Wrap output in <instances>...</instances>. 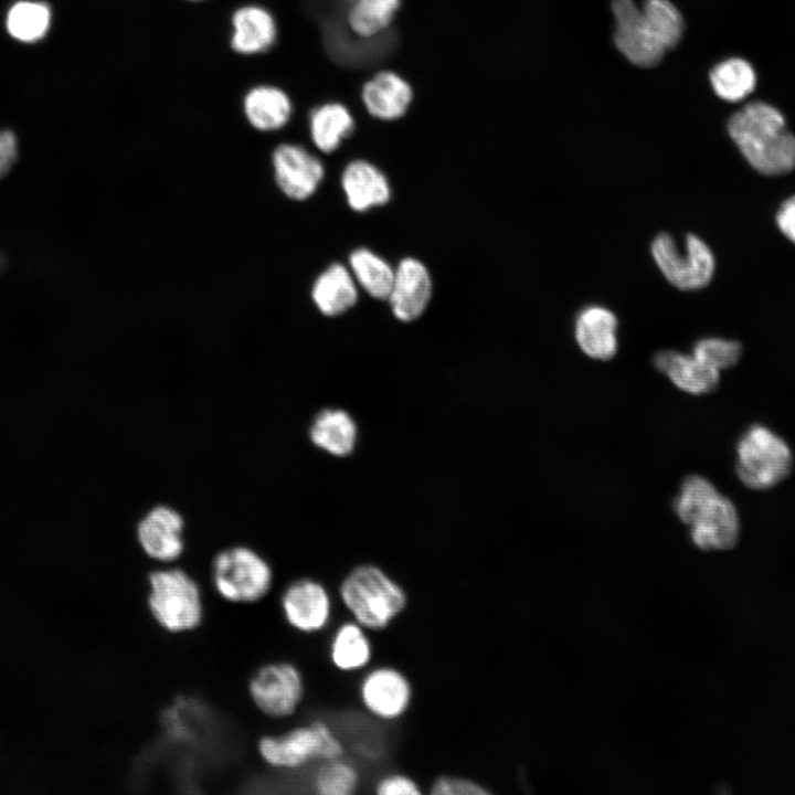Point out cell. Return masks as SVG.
<instances>
[{
	"instance_id": "obj_1",
	"label": "cell",
	"mask_w": 795,
	"mask_h": 795,
	"mask_svg": "<svg viewBox=\"0 0 795 795\" xmlns=\"http://www.w3.org/2000/svg\"><path fill=\"white\" fill-rule=\"evenodd\" d=\"M728 132L752 168L765 176L795 169V135L773 105L756 100L735 112Z\"/></svg>"
},
{
	"instance_id": "obj_2",
	"label": "cell",
	"mask_w": 795,
	"mask_h": 795,
	"mask_svg": "<svg viewBox=\"0 0 795 795\" xmlns=\"http://www.w3.org/2000/svg\"><path fill=\"white\" fill-rule=\"evenodd\" d=\"M678 518L689 526L692 542L702 550L733 548L741 523L734 504L701 476H688L674 501Z\"/></svg>"
},
{
	"instance_id": "obj_3",
	"label": "cell",
	"mask_w": 795,
	"mask_h": 795,
	"mask_svg": "<svg viewBox=\"0 0 795 795\" xmlns=\"http://www.w3.org/2000/svg\"><path fill=\"white\" fill-rule=\"evenodd\" d=\"M339 596L353 621L369 630L386 628L407 604L403 587L372 564L351 570L339 586Z\"/></svg>"
},
{
	"instance_id": "obj_4",
	"label": "cell",
	"mask_w": 795,
	"mask_h": 795,
	"mask_svg": "<svg viewBox=\"0 0 795 795\" xmlns=\"http://www.w3.org/2000/svg\"><path fill=\"white\" fill-rule=\"evenodd\" d=\"M794 455L784 438L763 424L750 425L736 444L735 473L752 490H767L792 473Z\"/></svg>"
},
{
	"instance_id": "obj_5",
	"label": "cell",
	"mask_w": 795,
	"mask_h": 795,
	"mask_svg": "<svg viewBox=\"0 0 795 795\" xmlns=\"http://www.w3.org/2000/svg\"><path fill=\"white\" fill-rule=\"evenodd\" d=\"M148 604L157 623L171 633L193 629L202 621L203 604L198 583L178 568L150 573Z\"/></svg>"
},
{
	"instance_id": "obj_6",
	"label": "cell",
	"mask_w": 795,
	"mask_h": 795,
	"mask_svg": "<svg viewBox=\"0 0 795 795\" xmlns=\"http://www.w3.org/2000/svg\"><path fill=\"white\" fill-rule=\"evenodd\" d=\"M258 753L273 767L299 768L315 761L341 757L343 745L321 720L298 725L278 735H265L258 741Z\"/></svg>"
},
{
	"instance_id": "obj_7",
	"label": "cell",
	"mask_w": 795,
	"mask_h": 795,
	"mask_svg": "<svg viewBox=\"0 0 795 795\" xmlns=\"http://www.w3.org/2000/svg\"><path fill=\"white\" fill-rule=\"evenodd\" d=\"M212 582L216 592L235 603H252L271 590L273 571L255 550L244 545L219 552L212 562Z\"/></svg>"
},
{
	"instance_id": "obj_8",
	"label": "cell",
	"mask_w": 795,
	"mask_h": 795,
	"mask_svg": "<svg viewBox=\"0 0 795 795\" xmlns=\"http://www.w3.org/2000/svg\"><path fill=\"white\" fill-rule=\"evenodd\" d=\"M650 252L667 282L680 290L701 289L714 275V254L696 234H687L683 248L679 250L671 235L660 233L654 237Z\"/></svg>"
},
{
	"instance_id": "obj_9",
	"label": "cell",
	"mask_w": 795,
	"mask_h": 795,
	"mask_svg": "<svg viewBox=\"0 0 795 795\" xmlns=\"http://www.w3.org/2000/svg\"><path fill=\"white\" fill-rule=\"evenodd\" d=\"M248 691L264 714L283 719L294 714L299 707L304 697V680L293 664L271 662L252 676Z\"/></svg>"
},
{
	"instance_id": "obj_10",
	"label": "cell",
	"mask_w": 795,
	"mask_h": 795,
	"mask_svg": "<svg viewBox=\"0 0 795 795\" xmlns=\"http://www.w3.org/2000/svg\"><path fill=\"white\" fill-rule=\"evenodd\" d=\"M273 179L287 199L296 202L311 198L325 178V166L307 148L293 142L276 146L271 156Z\"/></svg>"
},
{
	"instance_id": "obj_11",
	"label": "cell",
	"mask_w": 795,
	"mask_h": 795,
	"mask_svg": "<svg viewBox=\"0 0 795 795\" xmlns=\"http://www.w3.org/2000/svg\"><path fill=\"white\" fill-rule=\"evenodd\" d=\"M615 18L614 42L618 51L634 65H656L666 49L648 25L642 8L634 0H612Z\"/></svg>"
},
{
	"instance_id": "obj_12",
	"label": "cell",
	"mask_w": 795,
	"mask_h": 795,
	"mask_svg": "<svg viewBox=\"0 0 795 795\" xmlns=\"http://www.w3.org/2000/svg\"><path fill=\"white\" fill-rule=\"evenodd\" d=\"M359 697L370 714L383 721H393L409 709L412 686L401 670L379 666L369 670L361 679Z\"/></svg>"
},
{
	"instance_id": "obj_13",
	"label": "cell",
	"mask_w": 795,
	"mask_h": 795,
	"mask_svg": "<svg viewBox=\"0 0 795 795\" xmlns=\"http://www.w3.org/2000/svg\"><path fill=\"white\" fill-rule=\"evenodd\" d=\"M287 623L298 632L312 634L329 623L332 602L328 590L312 579H299L290 583L280 598Z\"/></svg>"
},
{
	"instance_id": "obj_14",
	"label": "cell",
	"mask_w": 795,
	"mask_h": 795,
	"mask_svg": "<svg viewBox=\"0 0 795 795\" xmlns=\"http://www.w3.org/2000/svg\"><path fill=\"white\" fill-rule=\"evenodd\" d=\"M184 519L174 508L158 505L148 510L136 528L138 543L151 559L170 563L184 550Z\"/></svg>"
},
{
	"instance_id": "obj_15",
	"label": "cell",
	"mask_w": 795,
	"mask_h": 795,
	"mask_svg": "<svg viewBox=\"0 0 795 795\" xmlns=\"http://www.w3.org/2000/svg\"><path fill=\"white\" fill-rule=\"evenodd\" d=\"M433 294V280L426 265L411 256L395 267L388 301L393 316L402 322L418 319L426 310Z\"/></svg>"
},
{
	"instance_id": "obj_16",
	"label": "cell",
	"mask_w": 795,
	"mask_h": 795,
	"mask_svg": "<svg viewBox=\"0 0 795 795\" xmlns=\"http://www.w3.org/2000/svg\"><path fill=\"white\" fill-rule=\"evenodd\" d=\"M230 46L240 55L252 56L267 52L278 36L274 14L265 7L246 3L231 14Z\"/></svg>"
},
{
	"instance_id": "obj_17",
	"label": "cell",
	"mask_w": 795,
	"mask_h": 795,
	"mask_svg": "<svg viewBox=\"0 0 795 795\" xmlns=\"http://www.w3.org/2000/svg\"><path fill=\"white\" fill-rule=\"evenodd\" d=\"M618 321L607 307L593 304L583 307L574 320V338L580 349L595 360L612 359L618 348Z\"/></svg>"
},
{
	"instance_id": "obj_18",
	"label": "cell",
	"mask_w": 795,
	"mask_h": 795,
	"mask_svg": "<svg viewBox=\"0 0 795 795\" xmlns=\"http://www.w3.org/2000/svg\"><path fill=\"white\" fill-rule=\"evenodd\" d=\"M340 184L348 205L356 212L382 206L392 197L388 177L364 159H356L346 165Z\"/></svg>"
},
{
	"instance_id": "obj_19",
	"label": "cell",
	"mask_w": 795,
	"mask_h": 795,
	"mask_svg": "<svg viewBox=\"0 0 795 795\" xmlns=\"http://www.w3.org/2000/svg\"><path fill=\"white\" fill-rule=\"evenodd\" d=\"M293 110L290 96L273 84L254 85L246 91L242 99L246 123L259 132L280 130L292 119Z\"/></svg>"
},
{
	"instance_id": "obj_20",
	"label": "cell",
	"mask_w": 795,
	"mask_h": 795,
	"mask_svg": "<svg viewBox=\"0 0 795 795\" xmlns=\"http://www.w3.org/2000/svg\"><path fill=\"white\" fill-rule=\"evenodd\" d=\"M361 98L371 116L390 121L405 115L413 99V91L398 73L382 71L363 84Z\"/></svg>"
},
{
	"instance_id": "obj_21",
	"label": "cell",
	"mask_w": 795,
	"mask_h": 795,
	"mask_svg": "<svg viewBox=\"0 0 795 795\" xmlns=\"http://www.w3.org/2000/svg\"><path fill=\"white\" fill-rule=\"evenodd\" d=\"M310 297L320 314L337 317L356 306L359 286L350 268L335 262L316 277Z\"/></svg>"
},
{
	"instance_id": "obj_22",
	"label": "cell",
	"mask_w": 795,
	"mask_h": 795,
	"mask_svg": "<svg viewBox=\"0 0 795 795\" xmlns=\"http://www.w3.org/2000/svg\"><path fill=\"white\" fill-rule=\"evenodd\" d=\"M654 365L678 389L690 394L710 393L720 383V371L701 362L693 354L662 350L655 354Z\"/></svg>"
},
{
	"instance_id": "obj_23",
	"label": "cell",
	"mask_w": 795,
	"mask_h": 795,
	"mask_svg": "<svg viewBox=\"0 0 795 795\" xmlns=\"http://www.w3.org/2000/svg\"><path fill=\"white\" fill-rule=\"evenodd\" d=\"M357 424L352 416L341 409L320 411L309 428V437L318 448L338 457L352 453L357 442Z\"/></svg>"
},
{
	"instance_id": "obj_24",
	"label": "cell",
	"mask_w": 795,
	"mask_h": 795,
	"mask_svg": "<svg viewBox=\"0 0 795 795\" xmlns=\"http://www.w3.org/2000/svg\"><path fill=\"white\" fill-rule=\"evenodd\" d=\"M354 130V119L348 107L329 102L317 106L309 116V135L315 147L324 152L336 151Z\"/></svg>"
},
{
	"instance_id": "obj_25",
	"label": "cell",
	"mask_w": 795,
	"mask_h": 795,
	"mask_svg": "<svg viewBox=\"0 0 795 795\" xmlns=\"http://www.w3.org/2000/svg\"><path fill=\"white\" fill-rule=\"evenodd\" d=\"M329 657L332 665L341 671L365 668L372 658V644L367 628L356 621L339 625L330 639Z\"/></svg>"
},
{
	"instance_id": "obj_26",
	"label": "cell",
	"mask_w": 795,
	"mask_h": 795,
	"mask_svg": "<svg viewBox=\"0 0 795 795\" xmlns=\"http://www.w3.org/2000/svg\"><path fill=\"white\" fill-rule=\"evenodd\" d=\"M348 264L360 288L372 298L388 299L395 268L386 259L367 247H358L350 253Z\"/></svg>"
},
{
	"instance_id": "obj_27",
	"label": "cell",
	"mask_w": 795,
	"mask_h": 795,
	"mask_svg": "<svg viewBox=\"0 0 795 795\" xmlns=\"http://www.w3.org/2000/svg\"><path fill=\"white\" fill-rule=\"evenodd\" d=\"M710 83L721 99L736 103L754 91L756 73L746 60L730 57L718 63L711 70Z\"/></svg>"
},
{
	"instance_id": "obj_28",
	"label": "cell",
	"mask_w": 795,
	"mask_h": 795,
	"mask_svg": "<svg viewBox=\"0 0 795 795\" xmlns=\"http://www.w3.org/2000/svg\"><path fill=\"white\" fill-rule=\"evenodd\" d=\"M401 0H353L347 23L361 38H373L382 33L393 21Z\"/></svg>"
},
{
	"instance_id": "obj_29",
	"label": "cell",
	"mask_w": 795,
	"mask_h": 795,
	"mask_svg": "<svg viewBox=\"0 0 795 795\" xmlns=\"http://www.w3.org/2000/svg\"><path fill=\"white\" fill-rule=\"evenodd\" d=\"M51 24V10L47 4L34 1H20L13 4L7 15L8 32L21 42H34L45 35Z\"/></svg>"
},
{
	"instance_id": "obj_30",
	"label": "cell",
	"mask_w": 795,
	"mask_h": 795,
	"mask_svg": "<svg viewBox=\"0 0 795 795\" xmlns=\"http://www.w3.org/2000/svg\"><path fill=\"white\" fill-rule=\"evenodd\" d=\"M642 11L651 31L666 50L678 44L683 31V20L669 0H645Z\"/></svg>"
},
{
	"instance_id": "obj_31",
	"label": "cell",
	"mask_w": 795,
	"mask_h": 795,
	"mask_svg": "<svg viewBox=\"0 0 795 795\" xmlns=\"http://www.w3.org/2000/svg\"><path fill=\"white\" fill-rule=\"evenodd\" d=\"M359 781L356 766L337 757L324 761L314 775L312 787L321 795H351L357 791Z\"/></svg>"
},
{
	"instance_id": "obj_32",
	"label": "cell",
	"mask_w": 795,
	"mask_h": 795,
	"mask_svg": "<svg viewBox=\"0 0 795 795\" xmlns=\"http://www.w3.org/2000/svg\"><path fill=\"white\" fill-rule=\"evenodd\" d=\"M692 354L707 365L721 371L735 365L742 356V344L732 339L708 337L698 340Z\"/></svg>"
},
{
	"instance_id": "obj_33",
	"label": "cell",
	"mask_w": 795,
	"mask_h": 795,
	"mask_svg": "<svg viewBox=\"0 0 795 795\" xmlns=\"http://www.w3.org/2000/svg\"><path fill=\"white\" fill-rule=\"evenodd\" d=\"M434 795H485L489 792L477 782L457 776H439L430 787Z\"/></svg>"
},
{
	"instance_id": "obj_34",
	"label": "cell",
	"mask_w": 795,
	"mask_h": 795,
	"mask_svg": "<svg viewBox=\"0 0 795 795\" xmlns=\"http://www.w3.org/2000/svg\"><path fill=\"white\" fill-rule=\"evenodd\" d=\"M375 792L379 795H420L418 784L404 774H389L378 781Z\"/></svg>"
},
{
	"instance_id": "obj_35",
	"label": "cell",
	"mask_w": 795,
	"mask_h": 795,
	"mask_svg": "<svg viewBox=\"0 0 795 795\" xmlns=\"http://www.w3.org/2000/svg\"><path fill=\"white\" fill-rule=\"evenodd\" d=\"M19 147L14 132L0 129V180L9 174L18 161Z\"/></svg>"
},
{
	"instance_id": "obj_36",
	"label": "cell",
	"mask_w": 795,
	"mask_h": 795,
	"mask_svg": "<svg viewBox=\"0 0 795 795\" xmlns=\"http://www.w3.org/2000/svg\"><path fill=\"white\" fill-rule=\"evenodd\" d=\"M776 224L783 235L795 244V195L786 199L776 212Z\"/></svg>"
},
{
	"instance_id": "obj_37",
	"label": "cell",
	"mask_w": 795,
	"mask_h": 795,
	"mask_svg": "<svg viewBox=\"0 0 795 795\" xmlns=\"http://www.w3.org/2000/svg\"><path fill=\"white\" fill-rule=\"evenodd\" d=\"M187 1L199 2V1H203V0H187Z\"/></svg>"
}]
</instances>
